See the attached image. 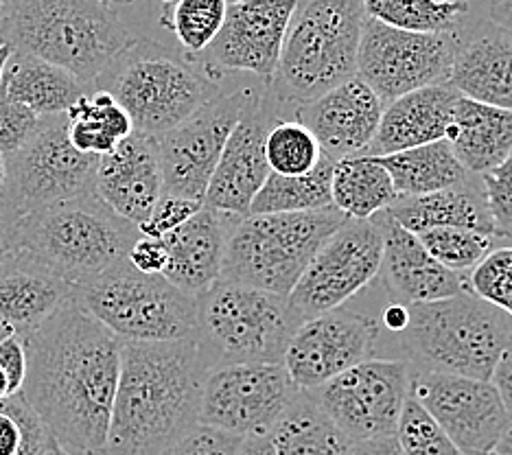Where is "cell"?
<instances>
[{
  "instance_id": "6da1fadb",
  "label": "cell",
  "mask_w": 512,
  "mask_h": 455,
  "mask_svg": "<svg viewBox=\"0 0 512 455\" xmlns=\"http://www.w3.org/2000/svg\"><path fill=\"white\" fill-rule=\"evenodd\" d=\"M25 342L27 403L57 445L75 455H99L108 440L123 340L73 296Z\"/></svg>"
},
{
  "instance_id": "7a4b0ae2",
  "label": "cell",
  "mask_w": 512,
  "mask_h": 455,
  "mask_svg": "<svg viewBox=\"0 0 512 455\" xmlns=\"http://www.w3.org/2000/svg\"><path fill=\"white\" fill-rule=\"evenodd\" d=\"M213 359L195 340L123 342L106 447L99 455H162L200 425Z\"/></svg>"
},
{
  "instance_id": "3957f363",
  "label": "cell",
  "mask_w": 512,
  "mask_h": 455,
  "mask_svg": "<svg viewBox=\"0 0 512 455\" xmlns=\"http://www.w3.org/2000/svg\"><path fill=\"white\" fill-rule=\"evenodd\" d=\"M136 40L99 0H7L0 20V44L71 70L90 92Z\"/></svg>"
},
{
  "instance_id": "277c9868",
  "label": "cell",
  "mask_w": 512,
  "mask_h": 455,
  "mask_svg": "<svg viewBox=\"0 0 512 455\" xmlns=\"http://www.w3.org/2000/svg\"><path fill=\"white\" fill-rule=\"evenodd\" d=\"M138 237V226L88 193L22 215L11 252L77 287L125 259Z\"/></svg>"
},
{
  "instance_id": "5b68a950",
  "label": "cell",
  "mask_w": 512,
  "mask_h": 455,
  "mask_svg": "<svg viewBox=\"0 0 512 455\" xmlns=\"http://www.w3.org/2000/svg\"><path fill=\"white\" fill-rule=\"evenodd\" d=\"M410 307L399 333L407 366L491 381L512 342V318L471 291Z\"/></svg>"
},
{
  "instance_id": "8992f818",
  "label": "cell",
  "mask_w": 512,
  "mask_h": 455,
  "mask_svg": "<svg viewBox=\"0 0 512 455\" xmlns=\"http://www.w3.org/2000/svg\"><path fill=\"white\" fill-rule=\"evenodd\" d=\"M362 0H300L267 95L278 110L316 99L357 75Z\"/></svg>"
},
{
  "instance_id": "52a82bcc",
  "label": "cell",
  "mask_w": 512,
  "mask_h": 455,
  "mask_svg": "<svg viewBox=\"0 0 512 455\" xmlns=\"http://www.w3.org/2000/svg\"><path fill=\"white\" fill-rule=\"evenodd\" d=\"M92 90H106L130 114L136 132L160 138L213 101L221 90L204 68L154 40L138 38Z\"/></svg>"
},
{
  "instance_id": "ba28073f",
  "label": "cell",
  "mask_w": 512,
  "mask_h": 455,
  "mask_svg": "<svg viewBox=\"0 0 512 455\" xmlns=\"http://www.w3.org/2000/svg\"><path fill=\"white\" fill-rule=\"evenodd\" d=\"M346 219L335 206L243 217L228 237L219 278L287 298L322 243Z\"/></svg>"
},
{
  "instance_id": "9c48e42d",
  "label": "cell",
  "mask_w": 512,
  "mask_h": 455,
  "mask_svg": "<svg viewBox=\"0 0 512 455\" xmlns=\"http://www.w3.org/2000/svg\"><path fill=\"white\" fill-rule=\"evenodd\" d=\"M75 298L123 342L200 340L197 296L162 274H143L127 261L75 287Z\"/></svg>"
},
{
  "instance_id": "30bf717a",
  "label": "cell",
  "mask_w": 512,
  "mask_h": 455,
  "mask_svg": "<svg viewBox=\"0 0 512 455\" xmlns=\"http://www.w3.org/2000/svg\"><path fill=\"white\" fill-rule=\"evenodd\" d=\"M200 342L215 366L283 364L302 318L285 296L219 278L197 296Z\"/></svg>"
},
{
  "instance_id": "8fae6325",
  "label": "cell",
  "mask_w": 512,
  "mask_h": 455,
  "mask_svg": "<svg viewBox=\"0 0 512 455\" xmlns=\"http://www.w3.org/2000/svg\"><path fill=\"white\" fill-rule=\"evenodd\" d=\"M5 193L20 217L46 206L95 193L99 156L84 154L68 138L66 114L40 116L36 132L5 156Z\"/></svg>"
},
{
  "instance_id": "7c38bea8",
  "label": "cell",
  "mask_w": 512,
  "mask_h": 455,
  "mask_svg": "<svg viewBox=\"0 0 512 455\" xmlns=\"http://www.w3.org/2000/svg\"><path fill=\"white\" fill-rule=\"evenodd\" d=\"M460 33H414L364 18L357 77L383 105L407 92L447 84Z\"/></svg>"
},
{
  "instance_id": "4fadbf2b",
  "label": "cell",
  "mask_w": 512,
  "mask_h": 455,
  "mask_svg": "<svg viewBox=\"0 0 512 455\" xmlns=\"http://www.w3.org/2000/svg\"><path fill=\"white\" fill-rule=\"evenodd\" d=\"M383 254V228L379 215L351 219L322 243L305 274L300 276L289 305L302 320L344 307L377 278Z\"/></svg>"
},
{
  "instance_id": "5bb4252c",
  "label": "cell",
  "mask_w": 512,
  "mask_h": 455,
  "mask_svg": "<svg viewBox=\"0 0 512 455\" xmlns=\"http://www.w3.org/2000/svg\"><path fill=\"white\" fill-rule=\"evenodd\" d=\"M300 392L283 364H224L208 370L200 425L248 438L270 434Z\"/></svg>"
},
{
  "instance_id": "9a60e30c",
  "label": "cell",
  "mask_w": 512,
  "mask_h": 455,
  "mask_svg": "<svg viewBox=\"0 0 512 455\" xmlns=\"http://www.w3.org/2000/svg\"><path fill=\"white\" fill-rule=\"evenodd\" d=\"M412 370L405 359H364L342 375L305 390L353 442L397 429L410 396Z\"/></svg>"
},
{
  "instance_id": "2e32d148",
  "label": "cell",
  "mask_w": 512,
  "mask_h": 455,
  "mask_svg": "<svg viewBox=\"0 0 512 455\" xmlns=\"http://www.w3.org/2000/svg\"><path fill=\"white\" fill-rule=\"evenodd\" d=\"M252 97L250 88L221 92L158 138L162 193L204 204L228 138Z\"/></svg>"
},
{
  "instance_id": "e0dca14e",
  "label": "cell",
  "mask_w": 512,
  "mask_h": 455,
  "mask_svg": "<svg viewBox=\"0 0 512 455\" xmlns=\"http://www.w3.org/2000/svg\"><path fill=\"white\" fill-rule=\"evenodd\" d=\"M410 396L467 455L495 451L512 420L491 381L412 370Z\"/></svg>"
},
{
  "instance_id": "ac0fdd59",
  "label": "cell",
  "mask_w": 512,
  "mask_h": 455,
  "mask_svg": "<svg viewBox=\"0 0 512 455\" xmlns=\"http://www.w3.org/2000/svg\"><path fill=\"white\" fill-rule=\"evenodd\" d=\"M298 5L300 0H230L224 27L197 60L206 73H250L267 84Z\"/></svg>"
},
{
  "instance_id": "d6986e66",
  "label": "cell",
  "mask_w": 512,
  "mask_h": 455,
  "mask_svg": "<svg viewBox=\"0 0 512 455\" xmlns=\"http://www.w3.org/2000/svg\"><path fill=\"white\" fill-rule=\"evenodd\" d=\"M377 340V320L337 307L300 322L287 344L283 366L300 390H313L370 359Z\"/></svg>"
},
{
  "instance_id": "ffe728a7",
  "label": "cell",
  "mask_w": 512,
  "mask_h": 455,
  "mask_svg": "<svg viewBox=\"0 0 512 455\" xmlns=\"http://www.w3.org/2000/svg\"><path fill=\"white\" fill-rule=\"evenodd\" d=\"M276 119H283L267 92L254 95L232 130L204 195V206L232 217H248L250 206L270 175L265 160V136Z\"/></svg>"
},
{
  "instance_id": "44dd1931",
  "label": "cell",
  "mask_w": 512,
  "mask_h": 455,
  "mask_svg": "<svg viewBox=\"0 0 512 455\" xmlns=\"http://www.w3.org/2000/svg\"><path fill=\"white\" fill-rule=\"evenodd\" d=\"M383 101L357 75L324 95L300 103L294 121L316 136L324 156L342 160L366 154L381 121Z\"/></svg>"
},
{
  "instance_id": "7402d4cb",
  "label": "cell",
  "mask_w": 512,
  "mask_h": 455,
  "mask_svg": "<svg viewBox=\"0 0 512 455\" xmlns=\"http://www.w3.org/2000/svg\"><path fill=\"white\" fill-rule=\"evenodd\" d=\"M95 195L116 215L141 226L162 195L158 138L132 132L99 158Z\"/></svg>"
},
{
  "instance_id": "603a6c76",
  "label": "cell",
  "mask_w": 512,
  "mask_h": 455,
  "mask_svg": "<svg viewBox=\"0 0 512 455\" xmlns=\"http://www.w3.org/2000/svg\"><path fill=\"white\" fill-rule=\"evenodd\" d=\"M377 215L383 228V254L377 278H381L394 300L403 305H418L467 291V278L432 259L414 232L399 226L386 210Z\"/></svg>"
},
{
  "instance_id": "cb8c5ba5",
  "label": "cell",
  "mask_w": 512,
  "mask_h": 455,
  "mask_svg": "<svg viewBox=\"0 0 512 455\" xmlns=\"http://www.w3.org/2000/svg\"><path fill=\"white\" fill-rule=\"evenodd\" d=\"M237 221L239 217L202 204L189 221L162 237L167 248V267L162 276L186 294H204L221 276L226 243Z\"/></svg>"
},
{
  "instance_id": "d4e9b609",
  "label": "cell",
  "mask_w": 512,
  "mask_h": 455,
  "mask_svg": "<svg viewBox=\"0 0 512 455\" xmlns=\"http://www.w3.org/2000/svg\"><path fill=\"white\" fill-rule=\"evenodd\" d=\"M458 97L451 86L438 84L407 92L386 103L366 156H388L436 140H447Z\"/></svg>"
},
{
  "instance_id": "484cf974",
  "label": "cell",
  "mask_w": 512,
  "mask_h": 455,
  "mask_svg": "<svg viewBox=\"0 0 512 455\" xmlns=\"http://www.w3.org/2000/svg\"><path fill=\"white\" fill-rule=\"evenodd\" d=\"M75 296V285L18 252L0 261V320L22 337Z\"/></svg>"
},
{
  "instance_id": "4316f807",
  "label": "cell",
  "mask_w": 512,
  "mask_h": 455,
  "mask_svg": "<svg viewBox=\"0 0 512 455\" xmlns=\"http://www.w3.org/2000/svg\"><path fill=\"white\" fill-rule=\"evenodd\" d=\"M447 86L460 97L512 110V38L493 27L460 40Z\"/></svg>"
},
{
  "instance_id": "83f0119b",
  "label": "cell",
  "mask_w": 512,
  "mask_h": 455,
  "mask_svg": "<svg viewBox=\"0 0 512 455\" xmlns=\"http://www.w3.org/2000/svg\"><path fill=\"white\" fill-rule=\"evenodd\" d=\"M475 178L477 175H471V178L464 182L436 193L397 197V200L386 208V213L397 221L399 226L414 232V235L427 228L451 226L471 228L495 237L493 219L491 213H488L482 180L477 184Z\"/></svg>"
},
{
  "instance_id": "f1b7e54d",
  "label": "cell",
  "mask_w": 512,
  "mask_h": 455,
  "mask_svg": "<svg viewBox=\"0 0 512 455\" xmlns=\"http://www.w3.org/2000/svg\"><path fill=\"white\" fill-rule=\"evenodd\" d=\"M447 140L464 171H493L512 154V110L458 97Z\"/></svg>"
},
{
  "instance_id": "f546056e",
  "label": "cell",
  "mask_w": 512,
  "mask_h": 455,
  "mask_svg": "<svg viewBox=\"0 0 512 455\" xmlns=\"http://www.w3.org/2000/svg\"><path fill=\"white\" fill-rule=\"evenodd\" d=\"M3 88L11 99L38 116L66 114L90 92L71 70L16 51L11 53L5 66Z\"/></svg>"
},
{
  "instance_id": "4dcf8cb0",
  "label": "cell",
  "mask_w": 512,
  "mask_h": 455,
  "mask_svg": "<svg viewBox=\"0 0 512 455\" xmlns=\"http://www.w3.org/2000/svg\"><path fill=\"white\" fill-rule=\"evenodd\" d=\"M276 455H351L355 442L300 390L270 431Z\"/></svg>"
},
{
  "instance_id": "1f68e13d",
  "label": "cell",
  "mask_w": 512,
  "mask_h": 455,
  "mask_svg": "<svg viewBox=\"0 0 512 455\" xmlns=\"http://www.w3.org/2000/svg\"><path fill=\"white\" fill-rule=\"evenodd\" d=\"M375 158L390 173L399 197L436 193L471 178V173L464 171L453 154L449 140H436V143Z\"/></svg>"
},
{
  "instance_id": "d6a6232c",
  "label": "cell",
  "mask_w": 512,
  "mask_h": 455,
  "mask_svg": "<svg viewBox=\"0 0 512 455\" xmlns=\"http://www.w3.org/2000/svg\"><path fill=\"white\" fill-rule=\"evenodd\" d=\"M333 206L351 219H370L386 210L397 191L386 167L375 156H348L335 160L331 175Z\"/></svg>"
},
{
  "instance_id": "836d02e7",
  "label": "cell",
  "mask_w": 512,
  "mask_h": 455,
  "mask_svg": "<svg viewBox=\"0 0 512 455\" xmlns=\"http://www.w3.org/2000/svg\"><path fill=\"white\" fill-rule=\"evenodd\" d=\"M68 138L75 149L106 156L134 132L130 114L106 90H92L66 112Z\"/></svg>"
},
{
  "instance_id": "e575fe53",
  "label": "cell",
  "mask_w": 512,
  "mask_h": 455,
  "mask_svg": "<svg viewBox=\"0 0 512 455\" xmlns=\"http://www.w3.org/2000/svg\"><path fill=\"white\" fill-rule=\"evenodd\" d=\"M335 160L322 156L318 167L305 175L270 173L256 193L248 215L265 213H305L331 208V175Z\"/></svg>"
},
{
  "instance_id": "d590c367",
  "label": "cell",
  "mask_w": 512,
  "mask_h": 455,
  "mask_svg": "<svg viewBox=\"0 0 512 455\" xmlns=\"http://www.w3.org/2000/svg\"><path fill=\"white\" fill-rule=\"evenodd\" d=\"M364 14L383 25L414 33H460L471 0H362Z\"/></svg>"
},
{
  "instance_id": "8d00e7d4",
  "label": "cell",
  "mask_w": 512,
  "mask_h": 455,
  "mask_svg": "<svg viewBox=\"0 0 512 455\" xmlns=\"http://www.w3.org/2000/svg\"><path fill=\"white\" fill-rule=\"evenodd\" d=\"M230 0H176L162 11L160 25L169 29L184 51L197 60L224 27Z\"/></svg>"
},
{
  "instance_id": "74e56055",
  "label": "cell",
  "mask_w": 512,
  "mask_h": 455,
  "mask_svg": "<svg viewBox=\"0 0 512 455\" xmlns=\"http://www.w3.org/2000/svg\"><path fill=\"white\" fill-rule=\"evenodd\" d=\"M322 149L305 125L276 119L265 136V160L272 173L305 175L318 167Z\"/></svg>"
},
{
  "instance_id": "f35d334b",
  "label": "cell",
  "mask_w": 512,
  "mask_h": 455,
  "mask_svg": "<svg viewBox=\"0 0 512 455\" xmlns=\"http://www.w3.org/2000/svg\"><path fill=\"white\" fill-rule=\"evenodd\" d=\"M416 237L421 239L425 250L432 254V259L456 274L471 272L495 248V237L471 228L438 226L416 232Z\"/></svg>"
},
{
  "instance_id": "ab89813d",
  "label": "cell",
  "mask_w": 512,
  "mask_h": 455,
  "mask_svg": "<svg viewBox=\"0 0 512 455\" xmlns=\"http://www.w3.org/2000/svg\"><path fill=\"white\" fill-rule=\"evenodd\" d=\"M51 438L25 394L0 401V455H42Z\"/></svg>"
},
{
  "instance_id": "60d3db41",
  "label": "cell",
  "mask_w": 512,
  "mask_h": 455,
  "mask_svg": "<svg viewBox=\"0 0 512 455\" xmlns=\"http://www.w3.org/2000/svg\"><path fill=\"white\" fill-rule=\"evenodd\" d=\"M394 434L405 455H467L412 396H407Z\"/></svg>"
},
{
  "instance_id": "b9f144b4",
  "label": "cell",
  "mask_w": 512,
  "mask_h": 455,
  "mask_svg": "<svg viewBox=\"0 0 512 455\" xmlns=\"http://www.w3.org/2000/svg\"><path fill=\"white\" fill-rule=\"evenodd\" d=\"M467 291L512 318V245L493 248L473 267L467 278Z\"/></svg>"
},
{
  "instance_id": "7bdbcfd3",
  "label": "cell",
  "mask_w": 512,
  "mask_h": 455,
  "mask_svg": "<svg viewBox=\"0 0 512 455\" xmlns=\"http://www.w3.org/2000/svg\"><path fill=\"white\" fill-rule=\"evenodd\" d=\"M480 180L486 193L488 213L493 219L495 237L512 241V154L493 171L480 175Z\"/></svg>"
},
{
  "instance_id": "ee69618b",
  "label": "cell",
  "mask_w": 512,
  "mask_h": 455,
  "mask_svg": "<svg viewBox=\"0 0 512 455\" xmlns=\"http://www.w3.org/2000/svg\"><path fill=\"white\" fill-rule=\"evenodd\" d=\"M38 123L40 116L11 99L0 84V154L9 156L18 151L36 132Z\"/></svg>"
},
{
  "instance_id": "f6af8a7d",
  "label": "cell",
  "mask_w": 512,
  "mask_h": 455,
  "mask_svg": "<svg viewBox=\"0 0 512 455\" xmlns=\"http://www.w3.org/2000/svg\"><path fill=\"white\" fill-rule=\"evenodd\" d=\"M200 208H202V202L162 193L154 210H151V215L147 217V221H143V224L138 226V230H141L143 237L162 239L171 235L176 228H180L184 221H189Z\"/></svg>"
},
{
  "instance_id": "bcb514c9",
  "label": "cell",
  "mask_w": 512,
  "mask_h": 455,
  "mask_svg": "<svg viewBox=\"0 0 512 455\" xmlns=\"http://www.w3.org/2000/svg\"><path fill=\"white\" fill-rule=\"evenodd\" d=\"M241 438L206 425L193 427L189 434L162 455H235Z\"/></svg>"
},
{
  "instance_id": "7dc6e473",
  "label": "cell",
  "mask_w": 512,
  "mask_h": 455,
  "mask_svg": "<svg viewBox=\"0 0 512 455\" xmlns=\"http://www.w3.org/2000/svg\"><path fill=\"white\" fill-rule=\"evenodd\" d=\"M0 368L9 379L11 394L22 392L27 379V342L20 333H11L0 342Z\"/></svg>"
},
{
  "instance_id": "c3c4849f",
  "label": "cell",
  "mask_w": 512,
  "mask_h": 455,
  "mask_svg": "<svg viewBox=\"0 0 512 455\" xmlns=\"http://www.w3.org/2000/svg\"><path fill=\"white\" fill-rule=\"evenodd\" d=\"M127 261L143 274H162L167 267V248L162 239L141 235L127 252Z\"/></svg>"
},
{
  "instance_id": "681fc988",
  "label": "cell",
  "mask_w": 512,
  "mask_h": 455,
  "mask_svg": "<svg viewBox=\"0 0 512 455\" xmlns=\"http://www.w3.org/2000/svg\"><path fill=\"white\" fill-rule=\"evenodd\" d=\"M18 219H20L18 208L9 200L5 189H0V261L14 250Z\"/></svg>"
},
{
  "instance_id": "f907efd6",
  "label": "cell",
  "mask_w": 512,
  "mask_h": 455,
  "mask_svg": "<svg viewBox=\"0 0 512 455\" xmlns=\"http://www.w3.org/2000/svg\"><path fill=\"white\" fill-rule=\"evenodd\" d=\"M491 383L495 385V390L502 396V403L506 405L508 414L512 416V342L506 346L502 357H499Z\"/></svg>"
},
{
  "instance_id": "816d5d0a",
  "label": "cell",
  "mask_w": 512,
  "mask_h": 455,
  "mask_svg": "<svg viewBox=\"0 0 512 455\" xmlns=\"http://www.w3.org/2000/svg\"><path fill=\"white\" fill-rule=\"evenodd\" d=\"M351 455H405V453L399 445L397 434L390 431V434H379L366 440H357Z\"/></svg>"
},
{
  "instance_id": "f5cc1de1",
  "label": "cell",
  "mask_w": 512,
  "mask_h": 455,
  "mask_svg": "<svg viewBox=\"0 0 512 455\" xmlns=\"http://www.w3.org/2000/svg\"><path fill=\"white\" fill-rule=\"evenodd\" d=\"M407 322H410V307L403 305V302L392 300L390 305L383 309V313H381V326L386 331L394 333V335L403 333Z\"/></svg>"
},
{
  "instance_id": "db71d44e",
  "label": "cell",
  "mask_w": 512,
  "mask_h": 455,
  "mask_svg": "<svg viewBox=\"0 0 512 455\" xmlns=\"http://www.w3.org/2000/svg\"><path fill=\"white\" fill-rule=\"evenodd\" d=\"M488 22L512 38V0H493L488 7Z\"/></svg>"
},
{
  "instance_id": "11a10c76",
  "label": "cell",
  "mask_w": 512,
  "mask_h": 455,
  "mask_svg": "<svg viewBox=\"0 0 512 455\" xmlns=\"http://www.w3.org/2000/svg\"><path fill=\"white\" fill-rule=\"evenodd\" d=\"M235 455H276L270 434L241 438Z\"/></svg>"
},
{
  "instance_id": "9f6ffc18",
  "label": "cell",
  "mask_w": 512,
  "mask_h": 455,
  "mask_svg": "<svg viewBox=\"0 0 512 455\" xmlns=\"http://www.w3.org/2000/svg\"><path fill=\"white\" fill-rule=\"evenodd\" d=\"M497 455H512V420L508 423L506 431L502 434V438H499V442L495 445V451Z\"/></svg>"
},
{
  "instance_id": "6f0895ef",
  "label": "cell",
  "mask_w": 512,
  "mask_h": 455,
  "mask_svg": "<svg viewBox=\"0 0 512 455\" xmlns=\"http://www.w3.org/2000/svg\"><path fill=\"white\" fill-rule=\"evenodd\" d=\"M11 53H14V49H11L9 44H0V84H3V75H5V66L9 62Z\"/></svg>"
},
{
  "instance_id": "680465c9",
  "label": "cell",
  "mask_w": 512,
  "mask_h": 455,
  "mask_svg": "<svg viewBox=\"0 0 512 455\" xmlns=\"http://www.w3.org/2000/svg\"><path fill=\"white\" fill-rule=\"evenodd\" d=\"M42 455H75V453H71V451H66L64 447H60L55 442V438H51V442H49V447H46L44 451H42Z\"/></svg>"
},
{
  "instance_id": "91938a15",
  "label": "cell",
  "mask_w": 512,
  "mask_h": 455,
  "mask_svg": "<svg viewBox=\"0 0 512 455\" xmlns=\"http://www.w3.org/2000/svg\"><path fill=\"white\" fill-rule=\"evenodd\" d=\"M7 396H14V394H11L9 379H7V375H5V370L0 368V401L7 399Z\"/></svg>"
},
{
  "instance_id": "94428289",
  "label": "cell",
  "mask_w": 512,
  "mask_h": 455,
  "mask_svg": "<svg viewBox=\"0 0 512 455\" xmlns=\"http://www.w3.org/2000/svg\"><path fill=\"white\" fill-rule=\"evenodd\" d=\"M5 180H7V162H5V156L0 154V189L5 186Z\"/></svg>"
},
{
  "instance_id": "6125c7cd",
  "label": "cell",
  "mask_w": 512,
  "mask_h": 455,
  "mask_svg": "<svg viewBox=\"0 0 512 455\" xmlns=\"http://www.w3.org/2000/svg\"><path fill=\"white\" fill-rule=\"evenodd\" d=\"M11 333H16L14 329H11V326L9 324H5L3 320H0V342H3L5 340V337L7 335H11Z\"/></svg>"
},
{
  "instance_id": "be15d7a7",
  "label": "cell",
  "mask_w": 512,
  "mask_h": 455,
  "mask_svg": "<svg viewBox=\"0 0 512 455\" xmlns=\"http://www.w3.org/2000/svg\"><path fill=\"white\" fill-rule=\"evenodd\" d=\"M5 3L7 0H0V20H3V14H5Z\"/></svg>"
},
{
  "instance_id": "e7e4bbea",
  "label": "cell",
  "mask_w": 512,
  "mask_h": 455,
  "mask_svg": "<svg viewBox=\"0 0 512 455\" xmlns=\"http://www.w3.org/2000/svg\"><path fill=\"white\" fill-rule=\"evenodd\" d=\"M99 3H101V5H106V7H112V5L116 3V0H99Z\"/></svg>"
},
{
  "instance_id": "03108f58",
  "label": "cell",
  "mask_w": 512,
  "mask_h": 455,
  "mask_svg": "<svg viewBox=\"0 0 512 455\" xmlns=\"http://www.w3.org/2000/svg\"><path fill=\"white\" fill-rule=\"evenodd\" d=\"M162 3H165V5H169V3H176V0H162Z\"/></svg>"
},
{
  "instance_id": "003e7915",
  "label": "cell",
  "mask_w": 512,
  "mask_h": 455,
  "mask_svg": "<svg viewBox=\"0 0 512 455\" xmlns=\"http://www.w3.org/2000/svg\"><path fill=\"white\" fill-rule=\"evenodd\" d=\"M475 455H497V453H493V451H491V453H475Z\"/></svg>"
}]
</instances>
